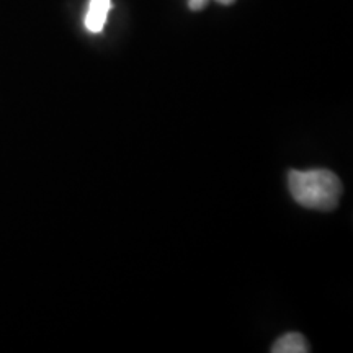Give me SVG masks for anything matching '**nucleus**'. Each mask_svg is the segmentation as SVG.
Returning a JSON list of instances; mask_svg holds the SVG:
<instances>
[{
    "instance_id": "nucleus-1",
    "label": "nucleus",
    "mask_w": 353,
    "mask_h": 353,
    "mask_svg": "<svg viewBox=\"0 0 353 353\" xmlns=\"http://www.w3.org/2000/svg\"><path fill=\"white\" fill-rule=\"evenodd\" d=\"M291 196L309 210L332 211L342 195V183L334 172L325 169L291 170L288 174Z\"/></svg>"
},
{
    "instance_id": "nucleus-2",
    "label": "nucleus",
    "mask_w": 353,
    "mask_h": 353,
    "mask_svg": "<svg viewBox=\"0 0 353 353\" xmlns=\"http://www.w3.org/2000/svg\"><path fill=\"white\" fill-rule=\"evenodd\" d=\"M112 8V0H90L83 25L90 33H100L107 23V17Z\"/></svg>"
},
{
    "instance_id": "nucleus-3",
    "label": "nucleus",
    "mask_w": 353,
    "mask_h": 353,
    "mask_svg": "<svg viewBox=\"0 0 353 353\" xmlns=\"http://www.w3.org/2000/svg\"><path fill=\"white\" fill-rule=\"evenodd\" d=\"M309 350L311 348H309L307 341L299 332L281 335L272 347L273 353H307Z\"/></svg>"
},
{
    "instance_id": "nucleus-4",
    "label": "nucleus",
    "mask_w": 353,
    "mask_h": 353,
    "mask_svg": "<svg viewBox=\"0 0 353 353\" xmlns=\"http://www.w3.org/2000/svg\"><path fill=\"white\" fill-rule=\"evenodd\" d=\"M210 0H188V8L193 12H198V10H203V8H206L208 6Z\"/></svg>"
},
{
    "instance_id": "nucleus-5",
    "label": "nucleus",
    "mask_w": 353,
    "mask_h": 353,
    "mask_svg": "<svg viewBox=\"0 0 353 353\" xmlns=\"http://www.w3.org/2000/svg\"><path fill=\"white\" fill-rule=\"evenodd\" d=\"M216 2L221 3V6H232V3L236 2V0H216Z\"/></svg>"
}]
</instances>
